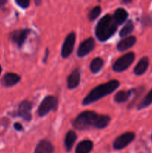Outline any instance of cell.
I'll return each instance as SVG.
<instances>
[{
	"label": "cell",
	"instance_id": "6da1fadb",
	"mask_svg": "<svg viewBox=\"0 0 152 153\" xmlns=\"http://www.w3.org/2000/svg\"><path fill=\"white\" fill-rule=\"evenodd\" d=\"M119 82L117 80H112L107 83L98 85L89 93V94L83 99L82 103L83 105H87L91 103L95 102L105 96L111 94L116 88H119Z\"/></svg>",
	"mask_w": 152,
	"mask_h": 153
},
{
	"label": "cell",
	"instance_id": "7a4b0ae2",
	"mask_svg": "<svg viewBox=\"0 0 152 153\" xmlns=\"http://www.w3.org/2000/svg\"><path fill=\"white\" fill-rule=\"evenodd\" d=\"M118 25L113 16L107 14L103 16L96 25L95 35L100 41H106L112 37L116 31Z\"/></svg>",
	"mask_w": 152,
	"mask_h": 153
},
{
	"label": "cell",
	"instance_id": "3957f363",
	"mask_svg": "<svg viewBox=\"0 0 152 153\" xmlns=\"http://www.w3.org/2000/svg\"><path fill=\"white\" fill-rule=\"evenodd\" d=\"M98 117V114H97L95 111H87L82 112L74 120L72 125L74 128L77 130L89 129L92 127L95 128Z\"/></svg>",
	"mask_w": 152,
	"mask_h": 153
},
{
	"label": "cell",
	"instance_id": "277c9868",
	"mask_svg": "<svg viewBox=\"0 0 152 153\" xmlns=\"http://www.w3.org/2000/svg\"><path fill=\"white\" fill-rule=\"evenodd\" d=\"M135 59V55L134 52H129L121 58H119L113 65V70L115 72H122L128 69L131 65Z\"/></svg>",
	"mask_w": 152,
	"mask_h": 153
},
{
	"label": "cell",
	"instance_id": "5b68a950",
	"mask_svg": "<svg viewBox=\"0 0 152 153\" xmlns=\"http://www.w3.org/2000/svg\"><path fill=\"white\" fill-rule=\"evenodd\" d=\"M58 105V99L53 96L46 97L38 108V114L40 117H44L50 111L54 110Z\"/></svg>",
	"mask_w": 152,
	"mask_h": 153
},
{
	"label": "cell",
	"instance_id": "8992f818",
	"mask_svg": "<svg viewBox=\"0 0 152 153\" xmlns=\"http://www.w3.org/2000/svg\"><path fill=\"white\" fill-rule=\"evenodd\" d=\"M135 138V134L134 132H126L122 134L115 140L113 143V147L115 149H122L126 147Z\"/></svg>",
	"mask_w": 152,
	"mask_h": 153
},
{
	"label": "cell",
	"instance_id": "52a82bcc",
	"mask_svg": "<svg viewBox=\"0 0 152 153\" xmlns=\"http://www.w3.org/2000/svg\"><path fill=\"white\" fill-rule=\"evenodd\" d=\"M75 34L74 32L69 34L68 36L66 37L61 49V56L63 58H68L72 52L75 42Z\"/></svg>",
	"mask_w": 152,
	"mask_h": 153
},
{
	"label": "cell",
	"instance_id": "ba28073f",
	"mask_svg": "<svg viewBox=\"0 0 152 153\" xmlns=\"http://www.w3.org/2000/svg\"><path fill=\"white\" fill-rule=\"evenodd\" d=\"M29 32V29L15 30L10 34V39L19 47H21L26 40Z\"/></svg>",
	"mask_w": 152,
	"mask_h": 153
},
{
	"label": "cell",
	"instance_id": "9c48e42d",
	"mask_svg": "<svg viewBox=\"0 0 152 153\" xmlns=\"http://www.w3.org/2000/svg\"><path fill=\"white\" fill-rule=\"evenodd\" d=\"M94 48H95V40L92 37H89L80 43L77 49V55L82 58L89 54Z\"/></svg>",
	"mask_w": 152,
	"mask_h": 153
},
{
	"label": "cell",
	"instance_id": "30bf717a",
	"mask_svg": "<svg viewBox=\"0 0 152 153\" xmlns=\"http://www.w3.org/2000/svg\"><path fill=\"white\" fill-rule=\"evenodd\" d=\"M31 108H32L31 103L28 100H24L19 105L18 115L23 118L25 120L30 121L31 120Z\"/></svg>",
	"mask_w": 152,
	"mask_h": 153
},
{
	"label": "cell",
	"instance_id": "8fae6325",
	"mask_svg": "<svg viewBox=\"0 0 152 153\" xmlns=\"http://www.w3.org/2000/svg\"><path fill=\"white\" fill-rule=\"evenodd\" d=\"M80 81V73L78 70H75L69 76L67 79V86L69 89H74L78 86Z\"/></svg>",
	"mask_w": 152,
	"mask_h": 153
},
{
	"label": "cell",
	"instance_id": "7c38bea8",
	"mask_svg": "<svg viewBox=\"0 0 152 153\" xmlns=\"http://www.w3.org/2000/svg\"><path fill=\"white\" fill-rule=\"evenodd\" d=\"M20 79L21 78L19 75L16 74V73H9L4 75L1 82L4 86L10 87L17 84L20 81Z\"/></svg>",
	"mask_w": 152,
	"mask_h": 153
},
{
	"label": "cell",
	"instance_id": "4fadbf2b",
	"mask_svg": "<svg viewBox=\"0 0 152 153\" xmlns=\"http://www.w3.org/2000/svg\"><path fill=\"white\" fill-rule=\"evenodd\" d=\"M53 145L48 140H43L37 144L34 153H53Z\"/></svg>",
	"mask_w": 152,
	"mask_h": 153
},
{
	"label": "cell",
	"instance_id": "5bb4252c",
	"mask_svg": "<svg viewBox=\"0 0 152 153\" xmlns=\"http://www.w3.org/2000/svg\"><path fill=\"white\" fill-rule=\"evenodd\" d=\"M137 42V38L134 36H130L121 40L117 44V49L120 52L127 50L129 48L132 47Z\"/></svg>",
	"mask_w": 152,
	"mask_h": 153
},
{
	"label": "cell",
	"instance_id": "9a60e30c",
	"mask_svg": "<svg viewBox=\"0 0 152 153\" xmlns=\"http://www.w3.org/2000/svg\"><path fill=\"white\" fill-rule=\"evenodd\" d=\"M149 64V60L147 57H144L142 58L134 68V73L137 76H141L143 73H145Z\"/></svg>",
	"mask_w": 152,
	"mask_h": 153
},
{
	"label": "cell",
	"instance_id": "2e32d148",
	"mask_svg": "<svg viewBox=\"0 0 152 153\" xmlns=\"http://www.w3.org/2000/svg\"><path fill=\"white\" fill-rule=\"evenodd\" d=\"M93 147V143L91 140H83L77 144L75 153H89Z\"/></svg>",
	"mask_w": 152,
	"mask_h": 153
},
{
	"label": "cell",
	"instance_id": "e0dca14e",
	"mask_svg": "<svg viewBox=\"0 0 152 153\" xmlns=\"http://www.w3.org/2000/svg\"><path fill=\"white\" fill-rule=\"evenodd\" d=\"M128 12L123 8H119L115 11L113 15V19L118 25H121L126 20L128 17Z\"/></svg>",
	"mask_w": 152,
	"mask_h": 153
},
{
	"label": "cell",
	"instance_id": "ac0fdd59",
	"mask_svg": "<svg viewBox=\"0 0 152 153\" xmlns=\"http://www.w3.org/2000/svg\"><path fill=\"white\" fill-rule=\"evenodd\" d=\"M76 139H77V135L75 131H69L67 133L65 137V147L67 151L71 150Z\"/></svg>",
	"mask_w": 152,
	"mask_h": 153
},
{
	"label": "cell",
	"instance_id": "d6986e66",
	"mask_svg": "<svg viewBox=\"0 0 152 153\" xmlns=\"http://www.w3.org/2000/svg\"><path fill=\"white\" fill-rule=\"evenodd\" d=\"M110 121V117L109 116H107V115L98 114V120H97L96 124H95V128H98V129L105 128L108 125Z\"/></svg>",
	"mask_w": 152,
	"mask_h": 153
},
{
	"label": "cell",
	"instance_id": "ffe728a7",
	"mask_svg": "<svg viewBox=\"0 0 152 153\" xmlns=\"http://www.w3.org/2000/svg\"><path fill=\"white\" fill-rule=\"evenodd\" d=\"M104 65V61L101 58H95L90 64V70L93 73H97L101 70Z\"/></svg>",
	"mask_w": 152,
	"mask_h": 153
},
{
	"label": "cell",
	"instance_id": "44dd1931",
	"mask_svg": "<svg viewBox=\"0 0 152 153\" xmlns=\"http://www.w3.org/2000/svg\"><path fill=\"white\" fill-rule=\"evenodd\" d=\"M131 92L127 91H120L115 95L114 100L116 102L122 103L124 102H126L129 99Z\"/></svg>",
	"mask_w": 152,
	"mask_h": 153
},
{
	"label": "cell",
	"instance_id": "7402d4cb",
	"mask_svg": "<svg viewBox=\"0 0 152 153\" xmlns=\"http://www.w3.org/2000/svg\"><path fill=\"white\" fill-rule=\"evenodd\" d=\"M133 30H134V24H133V22L131 21H128L124 25L123 28H122V30L119 32V35L122 37H126V36H128V34H130L132 32Z\"/></svg>",
	"mask_w": 152,
	"mask_h": 153
},
{
	"label": "cell",
	"instance_id": "603a6c76",
	"mask_svg": "<svg viewBox=\"0 0 152 153\" xmlns=\"http://www.w3.org/2000/svg\"><path fill=\"white\" fill-rule=\"evenodd\" d=\"M152 103V90H151L148 94L145 97V98L142 100L141 102L139 104L138 109H143L147 108Z\"/></svg>",
	"mask_w": 152,
	"mask_h": 153
},
{
	"label": "cell",
	"instance_id": "cb8c5ba5",
	"mask_svg": "<svg viewBox=\"0 0 152 153\" xmlns=\"http://www.w3.org/2000/svg\"><path fill=\"white\" fill-rule=\"evenodd\" d=\"M101 7H99V6H96V7H95L94 8L92 9V10H91L90 13H89V19H90L91 21L95 19L98 16H99V14L101 13Z\"/></svg>",
	"mask_w": 152,
	"mask_h": 153
},
{
	"label": "cell",
	"instance_id": "d4e9b609",
	"mask_svg": "<svg viewBox=\"0 0 152 153\" xmlns=\"http://www.w3.org/2000/svg\"><path fill=\"white\" fill-rule=\"evenodd\" d=\"M16 2L22 8H26L29 6L30 0H16Z\"/></svg>",
	"mask_w": 152,
	"mask_h": 153
},
{
	"label": "cell",
	"instance_id": "484cf974",
	"mask_svg": "<svg viewBox=\"0 0 152 153\" xmlns=\"http://www.w3.org/2000/svg\"><path fill=\"white\" fill-rule=\"evenodd\" d=\"M14 128L17 131H21V130H22V126L20 123H16L14 124Z\"/></svg>",
	"mask_w": 152,
	"mask_h": 153
},
{
	"label": "cell",
	"instance_id": "4316f807",
	"mask_svg": "<svg viewBox=\"0 0 152 153\" xmlns=\"http://www.w3.org/2000/svg\"><path fill=\"white\" fill-rule=\"evenodd\" d=\"M5 3H6V0H0V7L4 5Z\"/></svg>",
	"mask_w": 152,
	"mask_h": 153
},
{
	"label": "cell",
	"instance_id": "83f0119b",
	"mask_svg": "<svg viewBox=\"0 0 152 153\" xmlns=\"http://www.w3.org/2000/svg\"><path fill=\"white\" fill-rule=\"evenodd\" d=\"M132 0H123V2L125 3V4H128V3H130Z\"/></svg>",
	"mask_w": 152,
	"mask_h": 153
},
{
	"label": "cell",
	"instance_id": "f1b7e54d",
	"mask_svg": "<svg viewBox=\"0 0 152 153\" xmlns=\"http://www.w3.org/2000/svg\"><path fill=\"white\" fill-rule=\"evenodd\" d=\"M36 1V3H37V4H40V3H41V0H35Z\"/></svg>",
	"mask_w": 152,
	"mask_h": 153
},
{
	"label": "cell",
	"instance_id": "f546056e",
	"mask_svg": "<svg viewBox=\"0 0 152 153\" xmlns=\"http://www.w3.org/2000/svg\"><path fill=\"white\" fill-rule=\"evenodd\" d=\"M1 66H0V74H1Z\"/></svg>",
	"mask_w": 152,
	"mask_h": 153
}]
</instances>
